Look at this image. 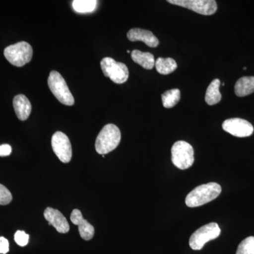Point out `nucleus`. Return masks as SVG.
<instances>
[{
    "mask_svg": "<svg viewBox=\"0 0 254 254\" xmlns=\"http://www.w3.org/2000/svg\"><path fill=\"white\" fill-rule=\"evenodd\" d=\"M221 191L220 185L215 182L200 185L187 195L185 203L190 208L199 207L218 198Z\"/></svg>",
    "mask_w": 254,
    "mask_h": 254,
    "instance_id": "1",
    "label": "nucleus"
},
{
    "mask_svg": "<svg viewBox=\"0 0 254 254\" xmlns=\"http://www.w3.org/2000/svg\"><path fill=\"white\" fill-rule=\"evenodd\" d=\"M121 141V132L116 125H105L97 136L95 150L100 155L108 154L115 150Z\"/></svg>",
    "mask_w": 254,
    "mask_h": 254,
    "instance_id": "2",
    "label": "nucleus"
},
{
    "mask_svg": "<svg viewBox=\"0 0 254 254\" xmlns=\"http://www.w3.org/2000/svg\"><path fill=\"white\" fill-rule=\"evenodd\" d=\"M33 48L29 43L22 41L6 47L4 55L7 61L15 66L21 67L30 63L33 57Z\"/></svg>",
    "mask_w": 254,
    "mask_h": 254,
    "instance_id": "3",
    "label": "nucleus"
},
{
    "mask_svg": "<svg viewBox=\"0 0 254 254\" xmlns=\"http://www.w3.org/2000/svg\"><path fill=\"white\" fill-rule=\"evenodd\" d=\"M48 83L50 91L60 103L68 106L74 104V98L68 89L66 81L59 72L52 71L48 77Z\"/></svg>",
    "mask_w": 254,
    "mask_h": 254,
    "instance_id": "4",
    "label": "nucleus"
},
{
    "mask_svg": "<svg viewBox=\"0 0 254 254\" xmlns=\"http://www.w3.org/2000/svg\"><path fill=\"white\" fill-rule=\"evenodd\" d=\"M171 153L173 163L181 170L190 168L194 162L193 147L186 141H179L174 143Z\"/></svg>",
    "mask_w": 254,
    "mask_h": 254,
    "instance_id": "5",
    "label": "nucleus"
},
{
    "mask_svg": "<svg viewBox=\"0 0 254 254\" xmlns=\"http://www.w3.org/2000/svg\"><path fill=\"white\" fill-rule=\"evenodd\" d=\"M221 230L215 222L206 224L192 234L190 239V245L193 250H200L205 244L215 240L220 236Z\"/></svg>",
    "mask_w": 254,
    "mask_h": 254,
    "instance_id": "6",
    "label": "nucleus"
},
{
    "mask_svg": "<svg viewBox=\"0 0 254 254\" xmlns=\"http://www.w3.org/2000/svg\"><path fill=\"white\" fill-rule=\"evenodd\" d=\"M103 74L118 84L125 83L128 80V69L124 63H118L113 58H105L100 62Z\"/></svg>",
    "mask_w": 254,
    "mask_h": 254,
    "instance_id": "7",
    "label": "nucleus"
},
{
    "mask_svg": "<svg viewBox=\"0 0 254 254\" xmlns=\"http://www.w3.org/2000/svg\"><path fill=\"white\" fill-rule=\"evenodd\" d=\"M168 1L205 16L215 14L218 9L216 1L214 0H168Z\"/></svg>",
    "mask_w": 254,
    "mask_h": 254,
    "instance_id": "8",
    "label": "nucleus"
},
{
    "mask_svg": "<svg viewBox=\"0 0 254 254\" xmlns=\"http://www.w3.org/2000/svg\"><path fill=\"white\" fill-rule=\"evenodd\" d=\"M52 147L60 161L68 163L72 158V148L68 136L61 131H57L52 137Z\"/></svg>",
    "mask_w": 254,
    "mask_h": 254,
    "instance_id": "9",
    "label": "nucleus"
},
{
    "mask_svg": "<svg viewBox=\"0 0 254 254\" xmlns=\"http://www.w3.org/2000/svg\"><path fill=\"white\" fill-rule=\"evenodd\" d=\"M224 131L232 136L244 138L250 136L254 133V127L247 120L240 118H232L222 123Z\"/></svg>",
    "mask_w": 254,
    "mask_h": 254,
    "instance_id": "10",
    "label": "nucleus"
},
{
    "mask_svg": "<svg viewBox=\"0 0 254 254\" xmlns=\"http://www.w3.org/2000/svg\"><path fill=\"white\" fill-rule=\"evenodd\" d=\"M44 217L49 225H53L60 233L65 234L69 231L67 220L59 210L48 207L45 210Z\"/></svg>",
    "mask_w": 254,
    "mask_h": 254,
    "instance_id": "11",
    "label": "nucleus"
},
{
    "mask_svg": "<svg viewBox=\"0 0 254 254\" xmlns=\"http://www.w3.org/2000/svg\"><path fill=\"white\" fill-rule=\"evenodd\" d=\"M70 219L73 224L78 226V231L82 239L88 241L93 238L95 234L94 227L83 218L81 211L78 209H74L73 210Z\"/></svg>",
    "mask_w": 254,
    "mask_h": 254,
    "instance_id": "12",
    "label": "nucleus"
},
{
    "mask_svg": "<svg viewBox=\"0 0 254 254\" xmlns=\"http://www.w3.org/2000/svg\"><path fill=\"white\" fill-rule=\"evenodd\" d=\"M127 38L131 42H143L150 48H156L159 45L158 38L151 31L141 28H132L127 33Z\"/></svg>",
    "mask_w": 254,
    "mask_h": 254,
    "instance_id": "13",
    "label": "nucleus"
},
{
    "mask_svg": "<svg viewBox=\"0 0 254 254\" xmlns=\"http://www.w3.org/2000/svg\"><path fill=\"white\" fill-rule=\"evenodd\" d=\"M15 113L21 121H25L31 115L32 107L29 100L24 95H17L13 100Z\"/></svg>",
    "mask_w": 254,
    "mask_h": 254,
    "instance_id": "14",
    "label": "nucleus"
},
{
    "mask_svg": "<svg viewBox=\"0 0 254 254\" xmlns=\"http://www.w3.org/2000/svg\"><path fill=\"white\" fill-rule=\"evenodd\" d=\"M235 94L245 97L254 93V76H244L237 81L235 86Z\"/></svg>",
    "mask_w": 254,
    "mask_h": 254,
    "instance_id": "15",
    "label": "nucleus"
},
{
    "mask_svg": "<svg viewBox=\"0 0 254 254\" xmlns=\"http://www.w3.org/2000/svg\"><path fill=\"white\" fill-rule=\"evenodd\" d=\"M132 60L142 67L146 69H152L154 67L155 61L154 56L150 53H143L140 50H134L131 52Z\"/></svg>",
    "mask_w": 254,
    "mask_h": 254,
    "instance_id": "16",
    "label": "nucleus"
},
{
    "mask_svg": "<svg viewBox=\"0 0 254 254\" xmlns=\"http://www.w3.org/2000/svg\"><path fill=\"white\" fill-rule=\"evenodd\" d=\"M220 81L215 78L209 85L205 93V100L207 104L214 105L218 104L222 99L221 93L220 92Z\"/></svg>",
    "mask_w": 254,
    "mask_h": 254,
    "instance_id": "17",
    "label": "nucleus"
},
{
    "mask_svg": "<svg viewBox=\"0 0 254 254\" xmlns=\"http://www.w3.org/2000/svg\"><path fill=\"white\" fill-rule=\"evenodd\" d=\"M155 66L157 71L163 75L170 74L177 68V63L173 58H159L155 61Z\"/></svg>",
    "mask_w": 254,
    "mask_h": 254,
    "instance_id": "18",
    "label": "nucleus"
},
{
    "mask_svg": "<svg viewBox=\"0 0 254 254\" xmlns=\"http://www.w3.org/2000/svg\"><path fill=\"white\" fill-rule=\"evenodd\" d=\"M181 92L177 88L169 90L162 95V101L164 108H172L180 102Z\"/></svg>",
    "mask_w": 254,
    "mask_h": 254,
    "instance_id": "19",
    "label": "nucleus"
},
{
    "mask_svg": "<svg viewBox=\"0 0 254 254\" xmlns=\"http://www.w3.org/2000/svg\"><path fill=\"white\" fill-rule=\"evenodd\" d=\"M97 2L95 0H74L72 3L73 9L78 13H88L94 11Z\"/></svg>",
    "mask_w": 254,
    "mask_h": 254,
    "instance_id": "20",
    "label": "nucleus"
},
{
    "mask_svg": "<svg viewBox=\"0 0 254 254\" xmlns=\"http://www.w3.org/2000/svg\"><path fill=\"white\" fill-rule=\"evenodd\" d=\"M236 254H254V237H249L242 241Z\"/></svg>",
    "mask_w": 254,
    "mask_h": 254,
    "instance_id": "21",
    "label": "nucleus"
},
{
    "mask_svg": "<svg viewBox=\"0 0 254 254\" xmlns=\"http://www.w3.org/2000/svg\"><path fill=\"white\" fill-rule=\"evenodd\" d=\"M12 200L11 192L4 185L0 184V205H7Z\"/></svg>",
    "mask_w": 254,
    "mask_h": 254,
    "instance_id": "22",
    "label": "nucleus"
},
{
    "mask_svg": "<svg viewBox=\"0 0 254 254\" xmlns=\"http://www.w3.org/2000/svg\"><path fill=\"white\" fill-rule=\"evenodd\" d=\"M14 240L20 247H25V246L28 245L29 235H27L24 231L18 230L15 233Z\"/></svg>",
    "mask_w": 254,
    "mask_h": 254,
    "instance_id": "23",
    "label": "nucleus"
},
{
    "mask_svg": "<svg viewBox=\"0 0 254 254\" xmlns=\"http://www.w3.org/2000/svg\"><path fill=\"white\" fill-rule=\"evenodd\" d=\"M9 242L4 237H0V254H6L9 252Z\"/></svg>",
    "mask_w": 254,
    "mask_h": 254,
    "instance_id": "24",
    "label": "nucleus"
},
{
    "mask_svg": "<svg viewBox=\"0 0 254 254\" xmlns=\"http://www.w3.org/2000/svg\"><path fill=\"white\" fill-rule=\"evenodd\" d=\"M11 145L9 144H3L0 145V157L9 156L11 153Z\"/></svg>",
    "mask_w": 254,
    "mask_h": 254,
    "instance_id": "25",
    "label": "nucleus"
},
{
    "mask_svg": "<svg viewBox=\"0 0 254 254\" xmlns=\"http://www.w3.org/2000/svg\"><path fill=\"white\" fill-rule=\"evenodd\" d=\"M127 53H130V51H129V50H127Z\"/></svg>",
    "mask_w": 254,
    "mask_h": 254,
    "instance_id": "26",
    "label": "nucleus"
},
{
    "mask_svg": "<svg viewBox=\"0 0 254 254\" xmlns=\"http://www.w3.org/2000/svg\"><path fill=\"white\" fill-rule=\"evenodd\" d=\"M243 69H244V70H246V69H247V67H244V68H243Z\"/></svg>",
    "mask_w": 254,
    "mask_h": 254,
    "instance_id": "27",
    "label": "nucleus"
}]
</instances>
